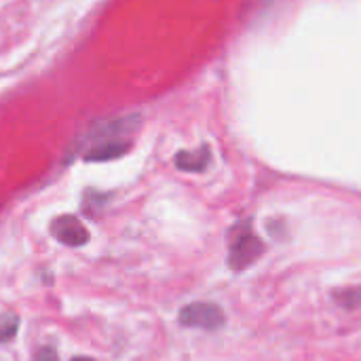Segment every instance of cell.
I'll use <instances>...</instances> for the list:
<instances>
[{"instance_id": "1", "label": "cell", "mask_w": 361, "mask_h": 361, "mask_svg": "<svg viewBox=\"0 0 361 361\" xmlns=\"http://www.w3.org/2000/svg\"><path fill=\"white\" fill-rule=\"evenodd\" d=\"M264 254V243L252 231V222H239L228 235V267L233 271H245Z\"/></svg>"}, {"instance_id": "2", "label": "cell", "mask_w": 361, "mask_h": 361, "mask_svg": "<svg viewBox=\"0 0 361 361\" xmlns=\"http://www.w3.org/2000/svg\"><path fill=\"white\" fill-rule=\"evenodd\" d=\"M178 319H180V324L184 328H199V330H207V332L220 330L226 324L224 311L218 305H214V302H192V305H186L180 311Z\"/></svg>"}, {"instance_id": "3", "label": "cell", "mask_w": 361, "mask_h": 361, "mask_svg": "<svg viewBox=\"0 0 361 361\" xmlns=\"http://www.w3.org/2000/svg\"><path fill=\"white\" fill-rule=\"evenodd\" d=\"M140 127V116L137 114H129V116H118V118H108V121H99L95 123L82 137V142H87L89 146L102 140H116V137H125L129 133H133Z\"/></svg>"}, {"instance_id": "4", "label": "cell", "mask_w": 361, "mask_h": 361, "mask_svg": "<svg viewBox=\"0 0 361 361\" xmlns=\"http://www.w3.org/2000/svg\"><path fill=\"white\" fill-rule=\"evenodd\" d=\"M51 235L68 247H80L89 243V231L76 216H57L51 222Z\"/></svg>"}, {"instance_id": "5", "label": "cell", "mask_w": 361, "mask_h": 361, "mask_svg": "<svg viewBox=\"0 0 361 361\" xmlns=\"http://www.w3.org/2000/svg\"><path fill=\"white\" fill-rule=\"evenodd\" d=\"M129 148H131V140H127V137L102 140V142L91 144L82 157H85V161H89V163L112 161V159H118V157L127 154V150H129Z\"/></svg>"}, {"instance_id": "6", "label": "cell", "mask_w": 361, "mask_h": 361, "mask_svg": "<svg viewBox=\"0 0 361 361\" xmlns=\"http://www.w3.org/2000/svg\"><path fill=\"white\" fill-rule=\"evenodd\" d=\"M212 161V150L207 144H203L197 150H180L173 159L176 167L180 171H190V173H201L209 167Z\"/></svg>"}, {"instance_id": "7", "label": "cell", "mask_w": 361, "mask_h": 361, "mask_svg": "<svg viewBox=\"0 0 361 361\" xmlns=\"http://www.w3.org/2000/svg\"><path fill=\"white\" fill-rule=\"evenodd\" d=\"M19 317L15 313H0V345L11 343L17 336Z\"/></svg>"}, {"instance_id": "8", "label": "cell", "mask_w": 361, "mask_h": 361, "mask_svg": "<svg viewBox=\"0 0 361 361\" xmlns=\"http://www.w3.org/2000/svg\"><path fill=\"white\" fill-rule=\"evenodd\" d=\"M334 298H336V302H341L343 307L355 309L361 302V292L360 290H343V292H338Z\"/></svg>"}, {"instance_id": "9", "label": "cell", "mask_w": 361, "mask_h": 361, "mask_svg": "<svg viewBox=\"0 0 361 361\" xmlns=\"http://www.w3.org/2000/svg\"><path fill=\"white\" fill-rule=\"evenodd\" d=\"M34 361H59V355L53 347H40L36 351V357Z\"/></svg>"}, {"instance_id": "10", "label": "cell", "mask_w": 361, "mask_h": 361, "mask_svg": "<svg viewBox=\"0 0 361 361\" xmlns=\"http://www.w3.org/2000/svg\"><path fill=\"white\" fill-rule=\"evenodd\" d=\"M72 361H95V360H91V357H74Z\"/></svg>"}]
</instances>
